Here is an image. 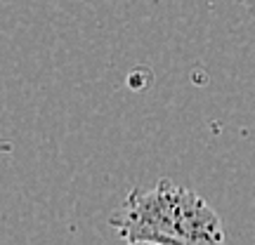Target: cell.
<instances>
[{"mask_svg":"<svg viewBox=\"0 0 255 245\" xmlns=\"http://www.w3.org/2000/svg\"><path fill=\"white\" fill-rule=\"evenodd\" d=\"M239 2H241V5L246 7V12L251 14V19L255 21V0H239Z\"/></svg>","mask_w":255,"mask_h":245,"instance_id":"cell-2","label":"cell"},{"mask_svg":"<svg viewBox=\"0 0 255 245\" xmlns=\"http://www.w3.org/2000/svg\"><path fill=\"white\" fill-rule=\"evenodd\" d=\"M128 245H170V243H161V241H128Z\"/></svg>","mask_w":255,"mask_h":245,"instance_id":"cell-3","label":"cell"},{"mask_svg":"<svg viewBox=\"0 0 255 245\" xmlns=\"http://www.w3.org/2000/svg\"><path fill=\"white\" fill-rule=\"evenodd\" d=\"M111 227L126 241L170 245H225V224L194 189L158 179L151 189H132L111 215Z\"/></svg>","mask_w":255,"mask_h":245,"instance_id":"cell-1","label":"cell"}]
</instances>
